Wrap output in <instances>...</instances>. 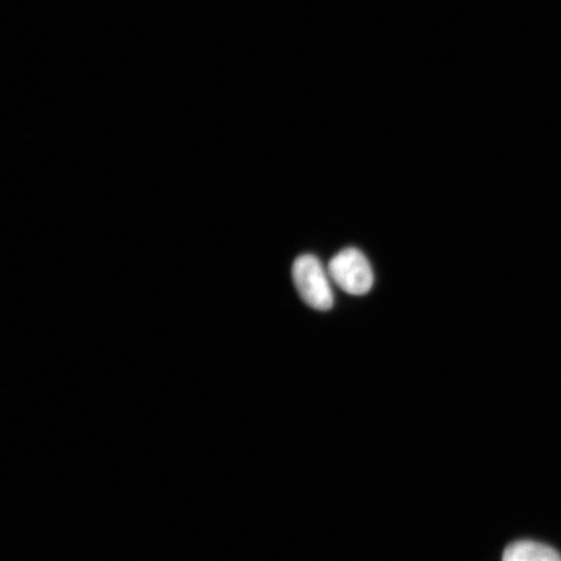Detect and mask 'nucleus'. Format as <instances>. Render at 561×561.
<instances>
[{
    "instance_id": "f257e3e1",
    "label": "nucleus",
    "mask_w": 561,
    "mask_h": 561,
    "mask_svg": "<svg viewBox=\"0 0 561 561\" xmlns=\"http://www.w3.org/2000/svg\"><path fill=\"white\" fill-rule=\"evenodd\" d=\"M293 278L301 299L314 310L329 311L334 305L324 266L313 255H301L293 265Z\"/></svg>"
},
{
    "instance_id": "f03ea898",
    "label": "nucleus",
    "mask_w": 561,
    "mask_h": 561,
    "mask_svg": "<svg viewBox=\"0 0 561 561\" xmlns=\"http://www.w3.org/2000/svg\"><path fill=\"white\" fill-rule=\"evenodd\" d=\"M329 275L351 296H364L374 286V272L368 259L357 249L339 252L329 263Z\"/></svg>"
},
{
    "instance_id": "7ed1b4c3",
    "label": "nucleus",
    "mask_w": 561,
    "mask_h": 561,
    "mask_svg": "<svg viewBox=\"0 0 561 561\" xmlns=\"http://www.w3.org/2000/svg\"><path fill=\"white\" fill-rule=\"evenodd\" d=\"M502 561H561V557L550 546L535 541H518L507 547Z\"/></svg>"
}]
</instances>
